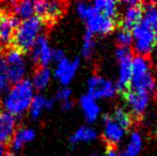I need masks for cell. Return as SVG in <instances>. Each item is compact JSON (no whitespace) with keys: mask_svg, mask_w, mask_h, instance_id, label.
Masks as SVG:
<instances>
[{"mask_svg":"<svg viewBox=\"0 0 157 156\" xmlns=\"http://www.w3.org/2000/svg\"><path fill=\"white\" fill-rule=\"evenodd\" d=\"M34 95V88L31 80L24 79L13 86L3 96V107L6 112L15 118L21 117L29 109Z\"/></svg>","mask_w":157,"mask_h":156,"instance_id":"obj_1","label":"cell"},{"mask_svg":"<svg viewBox=\"0 0 157 156\" xmlns=\"http://www.w3.org/2000/svg\"><path fill=\"white\" fill-rule=\"evenodd\" d=\"M44 27L45 23L36 15L21 21L13 34V47L18 49L23 54L31 50L37 38L41 36Z\"/></svg>","mask_w":157,"mask_h":156,"instance_id":"obj_2","label":"cell"},{"mask_svg":"<svg viewBox=\"0 0 157 156\" xmlns=\"http://www.w3.org/2000/svg\"><path fill=\"white\" fill-rule=\"evenodd\" d=\"M130 32L132 36V50L136 56L147 57L153 52L155 48L156 34L151 28L140 21V24L132 28Z\"/></svg>","mask_w":157,"mask_h":156,"instance_id":"obj_3","label":"cell"},{"mask_svg":"<svg viewBox=\"0 0 157 156\" xmlns=\"http://www.w3.org/2000/svg\"><path fill=\"white\" fill-rule=\"evenodd\" d=\"M116 83L98 74L90 76L87 80V94L95 101L111 100L117 95Z\"/></svg>","mask_w":157,"mask_h":156,"instance_id":"obj_4","label":"cell"},{"mask_svg":"<svg viewBox=\"0 0 157 156\" xmlns=\"http://www.w3.org/2000/svg\"><path fill=\"white\" fill-rule=\"evenodd\" d=\"M114 57L118 60V78L116 87L118 91H124L129 87L132 80V52L130 48L118 47L114 51Z\"/></svg>","mask_w":157,"mask_h":156,"instance_id":"obj_5","label":"cell"},{"mask_svg":"<svg viewBox=\"0 0 157 156\" xmlns=\"http://www.w3.org/2000/svg\"><path fill=\"white\" fill-rule=\"evenodd\" d=\"M6 64H8V74L11 83L16 85L25 79L26 76V62L24 54L16 48H9L4 54Z\"/></svg>","mask_w":157,"mask_h":156,"instance_id":"obj_6","label":"cell"},{"mask_svg":"<svg viewBox=\"0 0 157 156\" xmlns=\"http://www.w3.org/2000/svg\"><path fill=\"white\" fill-rule=\"evenodd\" d=\"M64 3L60 1H34V13L44 23L54 24L64 13Z\"/></svg>","mask_w":157,"mask_h":156,"instance_id":"obj_7","label":"cell"},{"mask_svg":"<svg viewBox=\"0 0 157 156\" xmlns=\"http://www.w3.org/2000/svg\"><path fill=\"white\" fill-rule=\"evenodd\" d=\"M124 101L128 112L132 117L140 118L145 113L150 106L151 95L147 93H141L134 90H128L124 94Z\"/></svg>","mask_w":157,"mask_h":156,"instance_id":"obj_8","label":"cell"},{"mask_svg":"<svg viewBox=\"0 0 157 156\" xmlns=\"http://www.w3.org/2000/svg\"><path fill=\"white\" fill-rule=\"evenodd\" d=\"M123 4L125 6V8L123 10L120 19L121 29L129 30L130 31L132 28L136 27L142 21L143 6L140 2L136 1V0L124 1Z\"/></svg>","mask_w":157,"mask_h":156,"instance_id":"obj_9","label":"cell"},{"mask_svg":"<svg viewBox=\"0 0 157 156\" xmlns=\"http://www.w3.org/2000/svg\"><path fill=\"white\" fill-rule=\"evenodd\" d=\"M87 31L93 36H108L116 29V19L105 16L101 13L95 12L89 19L86 21Z\"/></svg>","mask_w":157,"mask_h":156,"instance_id":"obj_10","label":"cell"},{"mask_svg":"<svg viewBox=\"0 0 157 156\" xmlns=\"http://www.w3.org/2000/svg\"><path fill=\"white\" fill-rule=\"evenodd\" d=\"M79 67H80L79 58H74L73 60L65 58L61 62L57 63L56 69H55L52 75L59 81L61 86L67 87L73 81V79L75 78Z\"/></svg>","mask_w":157,"mask_h":156,"instance_id":"obj_11","label":"cell"},{"mask_svg":"<svg viewBox=\"0 0 157 156\" xmlns=\"http://www.w3.org/2000/svg\"><path fill=\"white\" fill-rule=\"evenodd\" d=\"M126 131L119 126L110 117L106 115L103 117V128H101V137L104 141L111 148L119 146L125 138Z\"/></svg>","mask_w":157,"mask_h":156,"instance_id":"obj_12","label":"cell"},{"mask_svg":"<svg viewBox=\"0 0 157 156\" xmlns=\"http://www.w3.org/2000/svg\"><path fill=\"white\" fill-rule=\"evenodd\" d=\"M30 51L31 60L40 67H48V65L52 62V48L50 47L48 39L44 34H41L37 38Z\"/></svg>","mask_w":157,"mask_h":156,"instance_id":"obj_13","label":"cell"},{"mask_svg":"<svg viewBox=\"0 0 157 156\" xmlns=\"http://www.w3.org/2000/svg\"><path fill=\"white\" fill-rule=\"evenodd\" d=\"M79 107L81 109V112L83 115V118L87 121L88 125H91L96 122L101 118V109L97 101L92 98L87 93L82 94L78 100Z\"/></svg>","mask_w":157,"mask_h":156,"instance_id":"obj_14","label":"cell"},{"mask_svg":"<svg viewBox=\"0 0 157 156\" xmlns=\"http://www.w3.org/2000/svg\"><path fill=\"white\" fill-rule=\"evenodd\" d=\"M129 89L141 93H147L151 95L157 90V80L153 72L143 74V75L132 76L129 83Z\"/></svg>","mask_w":157,"mask_h":156,"instance_id":"obj_15","label":"cell"},{"mask_svg":"<svg viewBox=\"0 0 157 156\" xmlns=\"http://www.w3.org/2000/svg\"><path fill=\"white\" fill-rule=\"evenodd\" d=\"M16 118L6 111H0V144L9 143L16 131Z\"/></svg>","mask_w":157,"mask_h":156,"instance_id":"obj_16","label":"cell"},{"mask_svg":"<svg viewBox=\"0 0 157 156\" xmlns=\"http://www.w3.org/2000/svg\"><path fill=\"white\" fill-rule=\"evenodd\" d=\"M98 137L97 131L91 125H83L80 126L71 135L70 143L73 146H77L79 143H90L93 142Z\"/></svg>","mask_w":157,"mask_h":156,"instance_id":"obj_17","label":"cell"},{"mask_svg":"<svg viewBox=\"0 0 157 156\" xmlns=\"http://www.w3.org/2000/svg\"><path fill=\"white\" fill-rule=\"evenodd\" d=\"M35 138V131L32 128H27V127H21L15 131L14 136L11 139L10 148L13 151H19L24 146V144L27 142L32 141Z\"/></svg>","mask_w":157,"mask_h":156,"instance_id":"obj_18","label":"cell"},{"mask_svg":"<svg viewBox=\"0 0 157 156\" xmlns=\"http://www.w3.org/2000/svg\"><path fill=\"white\" fill-rule=\"evenodd\" d=\"M95 12L101 13V14L105 15V16L111 17L114 18L118 16L119 14V3L113 0H95L92 2Z\"/></svg>","mask_w":157,"mask_h":156,"instance_id":"obj_19","label":"cell"},{"mask_svg":"<svg viewBox=\"0 0 157 156\" xmlns=\"http://www.w3.org/2000/svg\"><path fill=\"white\" fill-rule=\"evenodd\" d=\"M13 15L18 19L19 21H26L34 16V2L33 1H18L13 3Z\"/></svg>","mask_w":157,"mask_h":156,"instance_id":"obj_20","label":"cell"},{"mask_svg":"<svg viewBox=\"0 0 157 156\" xmlns=\"http://www.w3.org/2000/svg\"><path fill=\"white\" fill-rule=\"evenodd\" d=\"M52 77V72L50 71V69L44 67H40L39 69H36L31 79V83L33 88H34V90H37V91L44 90L49 85Z\"/></svg>","mask_w":157,"mask_h":156,"instance_id":"obj_21","label":"cell"},{"mask_svg":"<svg viewBox=\"0 0 157 156\" xmlns=\"http://www.w3.org/2000/svg\"><path fill=\"white\" fill-rule=\"evenodd\" d=\"M143 148V137L140 131H134L128 136L124 153L128 156H138Z\"/></svg>","mask_w":157,"mask_h":156,"instance_id":"obj_22","label":"cell"},{"mask_svg":"<svg viewBox=\"0 0 157 156\" xmlns=\"http://www.w3.org/2000/svg\"><path fill=\"white\" fill-rule=\"evenodd\" d=\"M141 23L151 28L157 36V3L150 2L143 6V15Z\"/></svg>","mask_w":157,"mask_h":156,"instance_id":"obj_23","label":"cell"},{"mask_svg":"<svg viewBox=\"0 0 157 156\" xmlns=\"http://www.w3.org/2000/svg\"><path fill=\"white\" fill-rule=\"evenodd\" d=\"M112 120L121 126L123 129L127 131L128 128L132 126V123H134V119H132V116L128 112L127 109L123 108V107H117V108L113 109V111L110 115Z\"/></svg>","mask_w":157,"mask_h":156,"instance_id":"obj_24","label":"cell"},{"mask_svg":"<svg viewBox=\"0 0 157 156\" xmlns=\"http://www.w3.org/2000/svg\"><path fill=\"white\" fill-rule=\"evenodd\" d=\"M10 89L11 81L8 74V64L4 55L0 54V97L6 95Z\"/></svg>","mask_w":157,"mask_h":156,"instance_id":"obj_25","label":"cell"},{"mask_svg":"<svg viewBox=\"0 0 157 156\" xmlns=\"http://www.w3.org/2000/svg\"><path fill=\"white\" fill-rule=\"evenodd\" d=\"M95 46H96L95 36L93 34L90 33V32L86 31L82 39V46H81V50H80L81 57L85 59H91L94 54Z\"/></svg>","mask_w":157,"mask_h":156,"instance_id":"obj_26","label":"cell"},{"mask_svg":"<svg viewBox=\"0 0 157 156\" xmlns=\"http://www.w3.org/2000/svg\"><path fill=\"white\" fill-rule=\"evenodd\" d=\"M45 103H46V97L43 96L42 94H35L33 97L31 104L29 107V116L33 120H36L40 118V116L42 115L43 110L45 109Z\"/></svg>","mask_w":157,"mask_h":156,"instance_id":"obj_27","label":"cell"},{"mask_svg":"<svg viewBox=\"0 0 157 156\" xmlns=\"http://www.w3.org/2000/svg\"><path fill=\"white\" fill-rule=\"evenodd\" d=\"M75 10H76V13L79 18H81L85 21L89 19L95 13L92 3H87V2H77Z\"/></svg>","mask_w":157,"mask_h":156,"instance_id":"obj_28","label":"cell"},{"mask_svg":"<svg viewBox=\"0 0 157 156\" xmlns=\"http://www.w3.org/2000/svg\"><path fill=\"white\" fill-rule=\"evenodd\" d=\"M116 42L118 44V47L130 48L132 45V32L129 30L120 29L116 33Z\"/></svg>","mask_w":157,"mask_h":156,"instance_id":"obj_29","label":"cell"},{"mask_svg":"<svg viewBox=\"0 0 157 156\" xmlns=\"http://www.w3.org/2000/svg\"><path fill=\"white\" fill-rule=\"evenodd\" d=\"M72 94H73V91H72V89H71V88L61 87L60 89L57 91L55 101H58V102H60V103L67 102V101H71Z\"/></svg>","mask_w":157,"mask_h":156,"instance_id":"obj_30","label":"cell"},{"mask_svg":"<svg viewBox=\"0 0 157 156\" xmlns=\"http://www.w3.org/2000/svg\"><path fill=\"white\" fill-rule=\"evenodd\" d=\"M65 58H66V56L62 49H60V48H55V49H52V61H55L56 63H59L62 60H64Z\"/></svg>","mask_w":157,"mask_h":156,"instance_id":"obj_31","label":"cell"},{"mask_svg":"<svg viewBox=\"0 0 157 156\" xmlns=\"http://www.w3.org/2000/svg\"><path fill=\"white\" fill-rule=\"evenodd\" d=\"M74 108V102L73 101H67V102L61 103V109L63 111H70Z\"/></svg>","mask_w":157,"mask_h":156,"instance_id":"obj_32","label":"cell"},{"mask_svg":"<svg viewBox=\"0 0 157 156\" xmlns=\"http://www.w3.org/2000/svg\"><path fill=\"white\" fill-rule=\"evenodd\" d=\"M120 153L121 152H119L116 148H111V146H109V148L107 149V151H106L105 156H120Z\"/></svg>","mask_w":157,"mask_h":156,"instance_id":"obj_33","label":"cell"},{"mask_svg":"<svg viewBox=\"0 0 157 156\" xmlns=\"http://www.w3.org/2000/svg\"><path fill=\"white\" fill-rule=\"evenodd\" d=\"M56 101L54 98H46V103H45V109L47 110H50V109L54 108V105Z\"/></svg>","mask_w":157,"mask_h":156,"instance_id":"obj_34","label":"cell"},{"mask_svg":"<svg viewBox=\"0 0 157 156\" xmlns=\"http://www.w3.org/2000/svg\"><path fill=\"white\" fill-rule=\"evenodd\" d=\"M6 13H4L3 11L0 9V36H1V31H2V27H3V23H4V18H6Z\"/></svg>","mask_w":157,"mask_h":156,"instance_id":"obj_35","label":"cell"},{"mask_svg":"<svg viewBox=\"0 0 157 156\" xmlns=\"http://www.w3.org/2000/svg\"><path fill=\"white\" fill-rule=\"evenodd\" d=\"M4 155H6L4 146H3V144H0V156H4Z\"/></svg>","mask_w":157,"mask_h":156,"instance_id":"obj_36","label":"cell"},{"mask_svg":"<svg viewBox=\"0 0 157 156\" xmlns=\"http://www.w3.org/2000/svg\"><path fill=\"white\" fill-rule=\"evenodd\" d=\"M4 156H17L16 154H14V153H6Z\"/></svg>","mask_w":157,"mask_h":156,"instance_id":"obj_37","label":"cell"},{"mask_svg":"<svg viewBox=\"0 0 157 156\" xmlns=\"http://www.w3.org/2000/svg\"><path fill=\"white\" fill-rule=\"evenodd\" d=\"M120 156H128V155H126L124 152H121V153H120Z\"/></svg>","mask_w":157,"mask_h":156,"instance_id":"obj_38","label":"cell"},{"mask_svg":"<svg viewBox=\"0 0 157 156\" xmlns=\"http://www.w3.org/2000/svg\"><path fill=\"white\" fill-rule=\"evenodd\" d=\"M155 48L157 49V36H156V42H155Z\"/></svg>","mask_w":157,"mask_h":156,"instance_id":"obj_39","label":"cell"},{"mask_svg":"<svg viewBox=\"0 0 157 156\" xmlns=\"http://www.w3.org/2000/svg\"><path fill=\"white\" fill-rule=\"evenodd\" d=\"M91 156H101V155H99V154H92Z\"/></svg>","mask_w":157,"mask_h":156,"instance_id":"obj_40","label":"cell"},{"mask_svg":"<svg viewBox=\"0 0 157 156\" xmlns=\"http://www.w3.org/2000/svg\"><path fill=\"white\" fill-rule=\"evenodd\" d=\"M155 97H156V101H157V90H156V94H155Z\"/></svg>","mask_w":157,"mask_h":156,"instance_id":"obj_41","label":"cell"},{"mask_svg":"<svg viewBox=\"0 0 157 156\" xmlns=\"http://www.w3.org/2000/svg\"><path fill=\"white\" fill-rule=\"evenodd\" d=\"M156 129H157V123H156Z\"/></svg>","mask_w":157,"mask_h":156,"instance_id":"obj_42","label":"cell"}]
</instances>
